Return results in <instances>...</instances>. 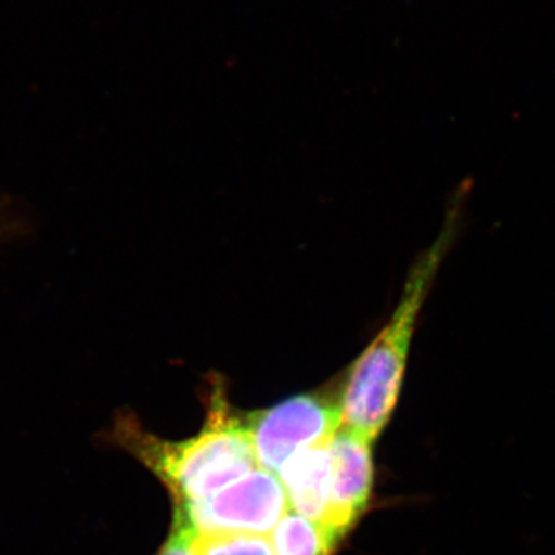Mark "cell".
<instances>
[{
  "mask_svg": "<svg viewBox=\"0 0 555 555\" xmlns=\"http://www.w3.org/2000/svg\"><path fill=\"white\" fill-rule=\"evenodd\" d=\"M430 266L429 258L412 270L392 315L346 372L339 392L341 427L369 443L385 429L396 409Z\"/></svg>",
  "mask_w": 555,
  "mask_h": 555,
  "instance_id": "7a4b0ae2",
  "label": "cell"
},
{
  "mask_svg": "<svg viewBox=\"0 0 555 555\" xmlns=\"http://www.w3.org/2000/svg\"><path fill=\"white\" fill-rule=\"evenodd\" d=\"M195 526L185 516L184 511L175 506L173 525L169 539L160 547L159 555H195L192 550V542L196 535Z\"/></svg>",
  "mask_w": 555,
  "mask_h": 555,
  "instance_id": "9c48e42d",
  "label": "cell"
},
{
  "mask_svg": "<svg viewBox=\"0 0 555 555\" xmlns=\"http://www.w3.org/2000/svg\"><path fill=\"white\" fill-rule=\"evenodd\" d=\"M288 507L299 516L324 525L331 503V440L297 452L278 470Z\"/></svg>",
  "mask_w": 555,
  "mask_h": 555,
  "instance_id": "8992f818",
  "label": "cell"
},
{
  "mask_svg": "<svg viewBox=\"0 0 555 555\" xmlns=\"http://www.w3.org/2000/svg\"><path fill=\"white\" fill-rule=\"evenodd\" d=\"M108 440L156 474L170 489L175 506L201 502L258 467L247 418L235 415L219 385L211 392L206 426L198 436L163 440L133 415L122 414L113 423Z\"/></svg>",
  "mask_w": 555,
  "mask_h": 555,
  "instance_id": "6da1fadb",
  "label": "cell"
},
{
  "mask_svg": "<svg viewBox=\"0 0 555 555\" xmlns=\"http://www.w3.org/2000/svg\"><path fill=\"white\" fill-rule=\"evenodd\" d=\"M196 531H236L270 534L288 507L276 474L262 467L238 478L214 495L188 506H177Z\"/></svg>",
  "mask_w": 555,
  "mask_h": 555,
  "instance_id": "277c9868",
  "label": "cell"
},
{
  "mask_svg": "<svg viewBox=\"0 0 555 555\" xmlns=\"http://www.w3.org/2000/svg\"><path fill=\"white\" fill-rule=\"evenodd\" d=\"M371 444L343 427L331 440L332 489L324 526L338 542L367 505L372 486Z\"/></svg>",
  "mask_w": 555,
  "mask_h": 555,
  "instance_id": "5b68a950",
  "label": "cell"
},
{
  "mask_svg": "<svg viewBox=\"0 0 555 555\" xmlns=\"http://www.w3.org/2000/svg\"><path fill=\"white\" fill-rule=\"evenodd\" d=\"M257 463L278 474L291 456L332 440L341 427L339 397L302 393L247 415Z\"/></svg>",
  "mask_w": 555,
  "mask_h": 555,
  "instance_id": "3957f363",
  "label": "cell"
},
{
  "mask_svg": "<svg viewBox=\"0 0 555 555\" xmlns=\"http://www.w3.org/2000/svg\"><path fill=\"white\" fill-rule=\"evenodd\" d=\"M192 550L195 555H275L270 535L255 532H196Z\"/></svg>",
  "mask_w": 555,
  "mask_h": 555,
  "instance_id": "ba28073f",
  "label": "cell"
},
{
  "mask_svg": "<svg viewBox=\"0 0 555 555\" xmlns=\"http://www.w3.org/2000/svg\"><path fill=\"white\" fill-rule=\"evenodd\" d=\"M275 555H328L338 540L326 526L288 509L270 532Z\"/></svg>",
  "mask_w": 555,
  "mask_h": 555,
  "instance_id": "52a82bcc",
  "label": "cell"
}]
</instances>
